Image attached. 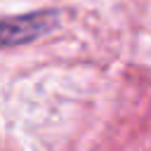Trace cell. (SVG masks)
Segmentation results:
<instances>
[{
  "instance_id": "cell-1",
  "label": "cell",
  "mask_w": 151,
  "mask_h": 151,
  "mask_svg": "<svg viewBox=\"0 0 151 151\" xmlns=\"http://www.w3.org/2000/svg\"><path fill=\"white\" fill-rule=\"evenodd\" d=\"M57 24L54 12H40V14H26V17H14V19H2L0 21V47H14L31 42L47 31H52Z\"/></svg>"
}]
</instances>
